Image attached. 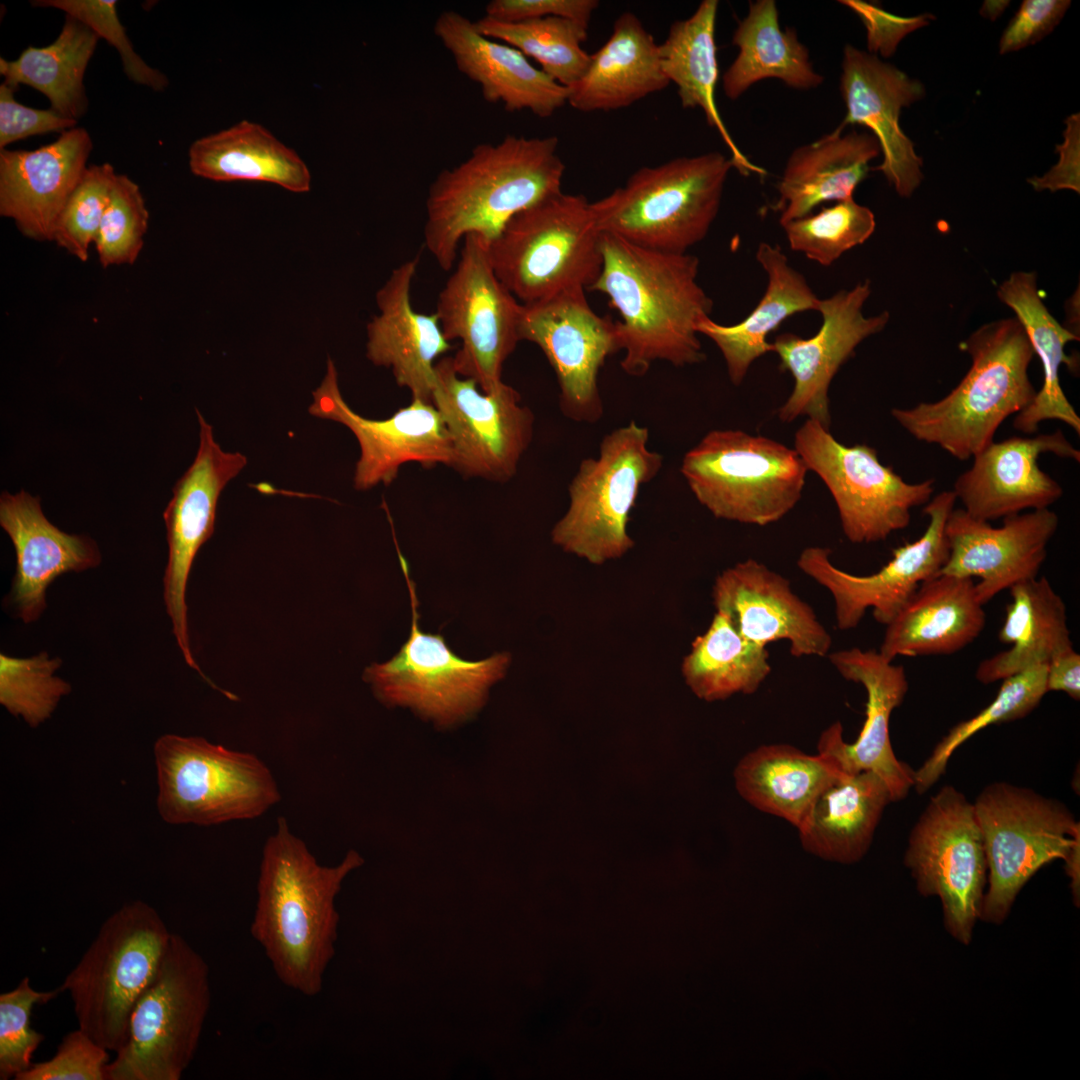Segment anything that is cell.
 <instances>
[{
    "label": "cell",
    "instance_id": "obj_17",
    "mask_svg": "<svg viewBox=\"0 0 1080 1080\" xmlns=\"http://www.w3.org/2000/svg\"><path fill=\"white\" fill-rule=\"evenodd\" d=\"M435 373L431 401L450 436L451 467L466 477L512 479L534 432V415L519 392L505 382L482 391L473 379L457 374L451 357L439 359Z\"/></svg>",
    "mask_w": 1080,
    "mask_h": 1080
},
{
    "label": "cell",
    "instance_id": "obj_33",
    "mask_svg": "<svg viewBox=\"0 0 1080 1080\" xmlns=\"http://www.w3.org/2000/svg\"><path fill=\"white\" fill-rule=\"evenodd\" d=\"M657 44L641 20L623 12L608 40L593 54L581 77L567 87V104L581 112L629 107L669 85Z\"/></svg>",
    "mask_w": 1080,
    "mask_h": 1080
},
{
    "label": "cell",
    "instance_id": "obj_58",
    "mask_svg": "<svg viewBox=\"0 0 1080 1080\" xmlns=\"http://www.w3.org/2000/svg\"><path fill=\"white\" fill-rule=\"evenodd\" d=\"M1060 160L1047 174L1042 177L1029 179L1028 182L1036 189H1072L1079 192V115H1072L1067 119L1065 142L1057 147Z\"/></svg>",
    "mask_w": 1080,
    "mask_h": 1080
},
{
    "label": "cell",
    "instance_id": "obj_51",
    "mask_svg": "<svg viewBox=\"0 0 1080 1080\" xmlns=\"http://www.w3.org/2000/svg\"><path fill=\"white\" fill-rule=\"evenodd\" d=\"M61 993L37 991L24 977L11 991L0 994V1079H15L31 1067L33 1053L45 1039L31 1027L30 1017L35 1005H42Z\"/></svg>",
    "mask_w": 1080,
    "mask_h": 1080
},
{
    "label": "cell",
    "instance_id": "obj_56",
    "mask_svg": "<svg viewBox=\"0 0 1080 1080\" xmlns=\"http://www.w3.org/2000/svg\"><path fill=\"white\" fill-rule=\"evenodd\" d=\"M1067 0H1025L1004 30L1000 54L1035 44L1053 31L1070 6Z\"/></svg>",
    "mask_w": 1080,
    "mask_h": 1080
},
{
    "label": "cell",
    "instance_id": "obj_25",
    "mask_svg": "<svg viewBox=\"0 0 1080 1080\" xmlns=\"http://www.w3.org/2000/svg\"><path fill=\"white\" fill-rule=\"evenodd\" d=\"M840 92L846 115L838 128L858 124L871 130L883 155L882 163L871 169L880 171L899 196L910 197L923 179V162L902 131L899 118L902 108L924 97V86L877 55L847 44Z\"/></svg>",
    "mask_w": 1080,
    "mask_h": 1080
},
{
    "label": "cell",
    "instance_id": "obj_46",
    "mask_svg": "<svg viewBox=\"0 0 1080 1080\" xmlns=\"http://www.w3.org/2000/svg\"><path fill=\"white\" fill-rule=\"evenodd\" d=\"M1047 664L1030 667L1002 680L994 700L979 713L955 725L936 745L922 766L914 771L913 788L926 792L945 773L953 752L987 726L1027 716L1040 703L1046 690Z\"/></svg>",
    "mask_w": 1080,
    "mask_h": 1080
},
{
    "label": "cell",
    "instance_id": "obj_53",
    "mask_svg": "<svg viewBox=\"0 0 1080 1080\" xmlns=\"http://www.w3.org/2000/svg\"><path fill=\"white\" fill-rule=\"evenodd\" d=\"M108 1052L78 1027L62 1038L52 1058L33 1063L15 1080H107Z\"/></svg>",
    "mask_w": 1080,
    "mask_h": 1080
},
{
    "label": "cell",
    "instance_id": "obj_40",
    "mask_svg": "<svg viewBox=\"0 0 1080 1080\" xmlns=\"http://www.w3.org/2000/svg\"><path fill=\"white\" fill-rule=\"evenodd\" d=\"M188 157L191 172L205 179L268 182L295 193L310 190L311 175L300 156L247 120L195 140Z\"/></svg>",
    "mask_w": 1080,
    "mask_h": 1080
},
{
    "label": "cell",
    "instance_id": "obj_50",
    "mask_svg": "<svg viewBox=\"0 0 1080 1080\" xmlns=\"http://www.w3.org/2000/svg\"><path fill=\"white\" fill-rule=\"evenodd\" d=\"M148 222L139 186L118 174L94 241L100 264L104 268L133 264L143 248Z\"/></svg>",
    "mask_w": 1080,
    "mask_h": 1080
},
{
    "label": "cell",
    "instance_id": "obj_16",
    "mask_svg": "<svg viewBox=\"0 0 1080 1080\" xmlns=\"http://www.w3.org/2000/svg\"><path fill=\"white\" fill-rule=\"evenodd\" d=\"M400 559L411 598L410 635L389 661L368 666L364 680L384 704L408 706L448 725L482 706L489 687L505 675L510 655L468 661L453 653L442 635L420 630L415 584L401 555Z\"/></svg>",
    "mask_w": 1080,
    "mask_h": 1080
},
{
    "label": "cell",
    "instance_id": "obj_15",
    "mask_svg": "<svg viewBox=\"0 0 1080 1080\" xmlns=\"http://www.w3.org/2000/svg\"><path fill=\"white\" fill-rule=\"evenodd\" d=\"M461 245L434 313L444 337L460 342L454 370L492 392L503 385L504 363L520 342L522 304L497 278L482 238L470 234Z\"/></svg>",
    "mask_w": 1080,
    "mask_h": 1080
},
{
    "label": "cell",
    "instance_id": "obj_52",
    "mask_svg": "<svg viewBox=\"0 0 1080 1080\" xmlns=\"http://www.w3.org/2000/svg\"><path fill=\"white\" fill-rule=\"evenodd\" d=\"M37 7L59 9L87 27L99 38L105 39L120 55L123 70L133 82L163 91L168 85L167 77L149 66L134 50L117 13L114 0H39Z\"/></svg>",
    "mask_w": 1080,
    "mask_h": 1080
},
{
    "label": "cell",
    "instance_id": "obj_9",
    "mask_svg": "<svg viewBox=\"0 0 1080 1080\" xmlns=\"http://www.w3.org/2000/svg\"><path fill=\"white\" fill-rule=\"evenodd\" d=\"M808 469L794 448L742 430L715 429L689 449L680 473L714 517L765 526L799 502Z\"/></svg>",
    "mask_w": 1080,
    "mask_h": 1080
},
{
    "label": "cell",
    "instance_id": "obj_60",
    "mask_svg": "<svg viewBox=\"0 0 1080 1080\" xmlns=\"http://www.w3.org/2000/svg\"><path fill=\"white\" fill-rule=\"evenodd\" d=\"M1009 1H985L980 14L990 20L996 19L1008 6Z\"/></svg>",
    "mask_w": 1080,
    "mask_h": 1080
},
{
    "label": "cell",
    "instance_id": "obj_42",
    "mask_svg": "<svg viewBox=\"0 0 1080 1080\" xmlns=\"http://www.w3.org/2000/svg\"><path fill=\"white\" fill-rule=\"evenodd\" d=\"M890 802V791L876 773L846 775L818 797L807 823L798 831L801 844L822 859L854 863L868 851Z\"/></svg>",
    "mask_w": 1080,
    "mask_h": 1080
},
{
    "label": "cell",
    "instance_id": "obj_31",
    "mask_svg": "<svg viewBox=\"0 0 1080 1080\" xmlns=\"http://www.w3.org/2000/svg\"><path fill=\"white\" fill-rule=\"evenodd\" d=\"M434 34L458 70L477 83L487 102L510 112L529 110L547 118L567 104V89L516 48L484 36L474 21L448 10L439 14Z\"/></svg>",
    "mask_w": 1080,
    "mask_h": 1080
},
{
    "label": "cell",
    "instance_id": "obj_19",
    "mask_svg": "<svg viewBox=\"0 0 1080 1080\" xmlns=\"http://www.w3.org/2000/svg\"><path fill=\"white\" fill-rule=\"evenodd\" d=\"M956 500L952 490L931 498L923 509L929 517L925 532L893 550L892 559L873 574L857 576L839 569L828 548L811 546L800 553L799 569L831 594L839 629L857 627L867 609L878 623L888 625L922 583L940 574L949 557L945 525Z\"/></svg>",
    "mask_w": 1080,
    "mask_h": 1080
},
{
    "label": "cell",
    "instance_id": "obj_27",
    "mask_svg": "<svg viewBox=\"0 0 1080 1080\" xmlns=\"http://www.w3.org/2000/svg\"><path fill=\"white\" fill-rule=\"evenodd\" d=\"M713 603L746 640L767 647L787 640L794 657L827 656L832 638L813 608L790 582L755 559L725 569L716 578Z\"/></svg>",
    "mask_w": 1080,
    "mask_h": 1080
},
{
    "label": "cell",
    "instance_id": "obj_36",
    "mask_svg": "<svg viewBox=\"0 0 1080 1080\" xmlns=\"http://www.w3.org/2000/svg\"><path fill=\"white\" fill-rule=\"evenodd\" d=\"M846 775L832 756L809 755L789 744L759 746L734 771L736 788L749 804L798 831L821 793Z\"/></svg>",
    "mask_w": 1080,
    "mask_h": 1080
},
{
    "label": "cell",
    "instance_id": "obj_30",
    "mask_svg": "<svg viewBox=\"0 0 1080 1080\" xmlns=\"http://www.w3.org/2000/svg\"><path fill=\"white\" fill-rule=\"evenodd\" d=\"M418 258L395 268L376 294L379 314L367 325L366 356L376 366L391 369L396 383L412 399L432 402L435 366L451 348L435 313L417 312L411 287Z\"/></svg>",
    "mask_w": 1080,
    "mask_h": 1080
},
{
    "label": "cell",
    "instance_id": "obj_10",
    "mask_svg": "<svg viewBox=\"0 0 1080 1080\" xmlns=\"http://www.w3.org/2000/svg\"><path fill=\"white\" fill-rule=\"evenodd\" d=\"M211 1005L209 967L179 934L136 1002L107 1080H180L193 1061Z\"/></svg>",
    "mask_w": 1080,
    "mask_h": 1080
},
{
    "label": "cell",
    "instance_id": "obj_7",
    "mask_svg": "<svg viewBox=\"0 0 1080 1080\" xmlns=\"http://www.w3.org/2000/svg\"><path fill=\"white\" fill-rule=\"evenodd\" d=\"M973 804L988 874L979 918L1000 924L1023 886L1056 859L1065 861L1078 903L1080 826L1063 803L996 782L986 786Z\"/></svg>",
    "mask_w": 1080,
    "mask_h": 1080
},
{
    "label": "cell",
    "instance_id": "obj_8",
    "mask_svg": "<svg viewBox=\"0 0 1080 1080\" xmlns=\"http://www.w3.org/2000/svg\"><path fill=\"white\" fill-rule=\"evenodd\" d=\"M591 202L563 191L519 212L489 244L493 270L521 304L589 290L602 268Z\"/></svg>",
    "mask_w": 1080,
    "mask_h": 1080
},
{
    "label": "cell",
    "instance_id": "obj_35",
    "mask_svg": "<svg viewBox=\"0 0 1080 1080\" xmlns=\"http://www.w3.org/2000/svg\"><path fill=\"white\" fill-rule=\"evenodd\" d=\"M756 260L767 274V287L757 306L745 319L733 325H722L710 317L696 326L698 334L708 337L721 352L729 379L738 386L745 379L752 363L768 352L772 343L767 336L793 314L818 309L820 298L805 277L788 262L779 245L761 242Z\"/></svg>",
    "mask_w": 1080,
    "mask_h": 1080
},
{
    "label": "cell",
    "instance_id": "obj_13",
    "mask_svg": "<svg viewBox=\"0 0 1080 1080\" xmlns=\"http://www.w3.org/2000/svg\"><path fill=\"white\" fill-rule=\"evenodd\" d=\"M794 449L830 491L842 531L852 543L882 541L906 528L911 509L928 503L935 490V479L907 483L880 462L874 448L844 445L812 419L796 431Z\"/></svg>",
    "mask_w": 1080,
    "mask_h": 1080
},
{
    "label": "cell",
    "instance_id": "obj_23",
    "mask_svg": "<svg viewBox=\"0 0 1080 1080\" xmlns=\"http://www.w3.org/2000/svg\"><path fill=\"white\" fill-rule=\"evenodd\" d=\"M828 656L841 676L866 690V719L853 743L843 739L840 722L832 723L821 733L817 751L832 756L845 774L876 773L886 783L892 802L904 799L913 787L914 770L896 758L889 734L891 714L908 691L904 668L875 650L855 647Z\"/></svg>",
    "mask_w": 1080,
    "mask_h": 1080
},
{
    "label": "cell",
    "instance_id": "obj_4",
    "mask_svg": "<svg viewBox=\"0 0 1080 1080\" xmlns=\"http://www.w3.org/2000/svg\"><path fill=\"white\" fill-rule=\"evenodd\" d=\"M960 348L972 363L950 393L894 408L891 415L916 440L968 460L994 441L1004 420L1024 410L1037 391L1028 375L1034 352L1016 317L981 326Z\"/></svg>",
    "mask_w": 1080,
    "mask_h": 1080
},
{
    "label": "cell",
    "instance_id": "obj_28",
    "mask_svg": "<svg viewBox=\"0 0 1080 1080\" xmlns=\"http://www.w3.org/2000/svg\"><path fill=\"white\" fill-rule=\"evenodd\" d=\"M0 525L16 553L15 574L5 604L26 624L36 621L46 609V590L57 577L101 563L98 545L90 536L60 530L45 517L40 497L24 490L1 493Z\"/></svg>",
    "mask_w": 1080,
    "mask_h": 1080
},
{
    "label": "cell",
    "instance_id": "obj_49",
    "mask_svg": "<svg viewBox=\"0 0 1080 1080\" xmlns=\"http://www.w3.org/2000/svg\"><path fill=\"white\" fill-rule=\"evenodd\" d=\"M117 175L109 163L88 166L55 223L51 241L82 262L88 259Z\"/></svg>",
    "mask_w": 1080,
    "mask_h": 1080
},
{
    "label": "cell",
    "instance_id": "obj_55",
    "mask_svg": "<svg viewBox=\"0 0 1080 1080\" xmlns=\"http://www.w3.org/2000/svg\"><path fill=\"white\" fill-rule=\"evenodd\" d=\"M863 22L867 31L868 53L883 57L892 56L900 41L912 31L929 24L934 17L921 14L914 17H901L883 10L881 7L860 0H842Z\"/></svg>",
    "mask_w": 1080,
    "mask_h": 1080
},
{
    "label": "cell",
    "instance_id": "obj_26",
    "mask_svg": "<svg viewBox=\"0 0 1080 1080\" xmlns=\"http://www.w3.org/2000/svg\"><path fill=\"white\" fill-rule=\"evenodd\" d=\"M1046 452L1080 461V451L1061 430L1033 437L1012 436L992 441L976 454L972 466L955 480L952 491L970 516L987 522L1027 509L1049 508L1063 490L1038 465L1040 455Z\"/></svg>",
    "mask_w": 1080,
    "mask_h": 1080
},
{
    "label": "cell",
    "instance_id": "obj_48",
    "mask_svg": "<svg viewBox=\"0 0 1080 1080\" xmlns=\"http://www.w3.org/2000/svg\"><path fill=\"white\" fill-rule=\"evenodd\" d=\"M61 665L59 657H50L47 652L28 658L1 653V705L32 728L46 721L71 691L68 682L54 675Z\"/></svg>",
    "mask_w": 1080,
    "mask_h": 1080
},
{
    "label": "cell",
    "instance_id": "obj_12",
    "mask_svg": "<svg viewBox=\"0 0 1080 1080\" xmlns=\"http://www.w3.org/2000/svg\"><path fill=\"white\" fill-rule=\"evenodd\" d=\"M157 809L170 824L217 825L254 819L281 799L268 766L255 754L203 737L165 734L154 745Z\"/></svg>",
    "mask_w": 1080,
    "mask_h": 1080
},
{
    "label": "cell",
    "instance_id": "obj_41",
    "mask_svg": "<svg viewBox=\"0 0 1080 1080\" xmlns=\"http://www.w3.org/2000/svg\"><path fill=\"white\" fill-rule=\"evenodd\" d=\"M738 54L722 77L724 94L730 100L742 96L755 83L775 78L799 90L820 86L824 77L816 72L808 48L799 41L794 28L782 29L774 0L749 2L747 15L732 36Z\"/></svg>",
    "mask_w": 1080,
    "mask_h": 1080
},
{
    "label": "cell",
    "instance_id": "obj_1",
    "mask_svg": "<svg viewBox=\"0 0 1080 1080\" xmlns=\"http://www.w3.org/2000/svg\"><path fill=\"white\" fill-rule=\"evenodd\" d=\"M363 863L349 851L335 866L320 864L306 843L279 817L260 860L250 933L279 981L306 997L323 989L336 953V897L347 875Z\"/></svg>",
    "mask_w": 1080,
    "mask_h": 1080
},
{
    "label": "cell",
    "instance_id": "obj_11",
    "mask_svg": "<svg viewBox=\"0 0 1080 1080\" xmlns=\"http://www.w3.org/2000/svg\"><path fill=\"white\" fill-rule=\"evenodd\" d=\"M663 460L649 448L648 428L635 421L607 433L597 456L580 462L552 542L594 565L623 557L634 546L627 527L639 491L659 474Z\"/></svg>",
    "mask_w": 1080,
    "mask_h": 1080
},
{
    "label": "cell",
    "instance_id": "obj_57",
    "mask_svg": "<svg viewBox=\"0 0 1080 1080\" xmlns=\"http://www.w3.org/2000/svg\"><path fill=\"white\" fill-rule=\"evenodd\" d=\"M598 6L597 0H492L485 16L503 22L560 17L588 25Z\"/></svg>",
    "mask_w": 1080,
    "mask_h": 1080
},
{
    "label": "cell",
    "instance_id": "obj_32",
    "mask_svg": "<svg viewBox=\"0 0 1080 1080\" xmlns=\"http://www.w3.org/2000/svg\"><path fill=\"white\" fill-rule=\"evenodd\" d=\"M985 622L973 579L939 574L922 583L886 625L879 653L889 661L951 655L971 644Z\"/></svg>",
    "mask_w": 1080,
    "mask_h": 1080
},
{
    "label": "cell",
    "instance_id": "obj_29",
    "mask_svg": "<svg viewBox=\"0 0 1080 1080\" xmlns=\"http://www.w3.org/2000/svg\"><path fill=\"white\" fill-rule=\"evenodd\" d=\"M92 150L90 134L80 127L34 150H0V215L13 220L25 237L51 241Z\"/></svg>",
    "mask_w": 1080,
    "mask_h": 1080
},
{
    "label": "cell",
    "instance_id": "obj_38",
    "mask_svg": "<svg viewBox=\"0 0 1080 1080\" xmlns=\"http://www.w3.org/2000/svg\"><path fill=\"white\" fill-rule=\"evenodd\" d=\"M999 300L1015 313L1042 364L1043 384L1032 402L1013 421L1016 430L1032 434L1045 420H1059L1080 434V418L1060 385L1062 363L1071 366L1065 345L1079 336L1048 311L1039 294L1034 272L1016 271L997 290Z\"/></svg>",
    "mask_w": 1080,
    "mask_h": 1080
},
{
    "label": "cell",
    "instance_id": "obj_6",
    "mask_svg": "<svg viewBox=\"0 0 1080 1080\" xmlns=\"http://www.w3.org/2000/svg\"><path fill=\"white\" fill-rule=\"evenodd\" d=\"M172 932L148 903L124 904L105 919L77 965L60 985L68 991L78 1027L117 1052L132 1010L157 974Z\"/></svg>",
    "mask_w": 1080,
    "mask_h": 1080
},
{
    "label": "cell",
    "instance_id": "obj_39",
    "mask_svg": "<svg viewBox=\"0 0 1080 1080\" xmlns=\"http://www.w3.org/2000/svg\"><path fill=\"white\" fill-rule=\"evenodd\" d=\"M1009 591L1011 602L998 638L1010 648L979 663L975 676L983 684L1047 664L1072 646L1066 605L1046 577L1017 583Z\"/></svg>",
    "mask_w": 1080,
    "mask_h": 1080
},
{
    "label": "cell",
    "instance_id": "obj_14",
    "mask_svg": "<svg viewBox=\"0 0 1080 1080\" xmlns=\"http://www.w3.org/2000/svg\"><path fill=\"white\" fill-rule=\"evenodd\" d=\"M904 862L918 891L940 898L948 932L968 944L987 882L985 848L974 804L953 786L942 787L913 827Z\"/></svg>",
    "mask_w": 1080,
    "mask_h": 1080
},
{
    "label": "cell",
    "instance_id": "obj_47",
    "mask_svg": "<svg viewBox=\"0 0 1080 1080\" xmlns=\"http://www.w3.org/2000/svg\"><path fill=\"white\" fill-rule=\"evenodd\" d=\"M781 226L793 251L830 266L846 251L869 239L876 221L868 207L850 198Z\"/></svg>",
    "mask_w": 1080,
    "mask_h": 1080
},
{
    "label": "cell",
    "instance_id": "obj_20",
    "mask_svg": "<svg viewBox=\"0 0 1080 1080\" xmlns=\"http://www.w3.org/2000/svg\"><path fill=\"white\" fill-rule=\"evenodd\" d=\"M199 447L191 466L176 482L173 496L163 512L168 561L163 576V600L172 632L186 664L208 684L191 652L186 587L192 563L200 547L212 536L219 496L247 464L239 452H226L215 441L213 428L196 410Z\"/></svg>",
    "mask_w": 1080,
    "mask_h": 1080
},
{
    "label": "cell",
    "instance_id": "obj_22",
    "mask_svg": "<svg viewBox=\"0 0 1080 1080\" xmlns=\"http://www.w3.org/2000/svg\"><path fill=\"white\" fill-rule=\"evenodd\" d=\"M870 294V281L865 280L820 299L817 311L822 325L814 336L802 338L788 332L775 337L772 352L779 356L780 368L794 380L791 394L778 409L780 421L790 423L807 416L830 427L828 391L833 378L856 347L882 331L890 318L887 311L864 316L863 306Z\"/></svg>",
    "mask_w": 1080,
    "mask_h": 1080
},
{
    "label": "cell",
    "instance_id": "obj_18",
    "mask_svg": "<svg viewBox=\"0 0 1080 1080\" xmlns=\"http://www.w3.org/2000/svg\"><path fill=\"white\" fill-rule=\"evenodd\" d=\"M583 288L522 304L520 341L537 345L552 367L563 415L595 424L604 414L598 378L606 359L620 352L616 321L598 315Z\"/></svg>",
    "mask_w": 1080,
    "mask_h": 1080
},
{
    "label": "cell",
    "instance_id": "obj_24",
    "mask_svg": "<svg viewBox=\"0 0 1080 1080\" xmlns=\"http://www.w3.org/2000/svg\"><path fill=\"white\" fill-rule=\"evenodd\" d=\"M1059 524L1049 508L1003 518L1000 527L953 509L946 525L948 560L940 574L979 578L982 605L1005 589L1037 577Z\"/></svg>",
    "mask_w": 1080,
    "mask_h": 1080
},
{
    "label": "cell",
    "instance_id": "obj_37",
    "mask_svg": "<svg viewBox=\"0 0 1080 1080\" xmlns=\"http://www.w3.org/2000/svg\"><path fill=\"white\" fill-rule=\"evenodd\" d=\"M719 2L703 0L694 13L675 21L659 44L662 70L677 88L682 108H700L730 151L733 167L743 176L767 172L752 163L738 148L718 111L715 90L719 78L715 27Z\"/></svg>",
    "mask_w": 1080,
    "mask_h": 1080
},
{
    "label": "cell",
    "instance_id": "obj_34",
    "mask_svg": "<svg viewBox=\"0 0 1080 1080\" xmlns=\"http://www.w3.org/2000/svg\"><path fill=\"white\" fill-rule=\"evenodd\" d=\"M877 139L855 130L836 128L818 140L797 147L789 155L777 186L781 225L812 213L825 202L853 198V192L879 156Z\"/></svg>",
    "mask_w": 1080,
    "mask_h": 1080
},
{
    "label": "cell",
    "instance_id": "obj_44",
    "mask_svg": "<svg viewBox=\"0 0 1080 1080\" xmlns=\"http://www.w3.org/2000/svg\"><path fill=\"white\" fill-rule=\"evenodd\" d=\"M764 646L743 638L727 615L717 611L702 635L695 638L682 662V674L692 692L705 701L756 692L771 672Z\"/></svg>",
    "mask_w": 1080,
    "mask_h": 1080
},
{
    "label": "cell",
    "instance_id": "obj_3",
    "mask_svg": "<svg viewBox=\"0 0 1080 1080\" xmlns=\"http://www.w3.org/2000/svg\"><path fill=\"white\" fill-rule=\"evenodd\" d=\"M558 144L555 136L508 135L438 173L426 198L424 244L442 270L454 267L467 235L489 245L516 214L562 191Z\"/></svg>",
    "mask_w": 1080,
    "mask_h": 1080
},
{
    "label": "cell",
    "instance_id": "obj_45",
    "mask_svg": "<svg viewBox=\"0 0 1080 1080\" xmlns=\"http://www.w3.org/2000/svg\"><path fill=\"white\" fill-rule=\"evenodd\" d=\"M474 24L484 36L536 60L544 73L566 88L581 77L589 64L590 54L581 46L587 39L588 25L574 20L547 17L503 22L484 16Z\"/></svg>",
    "mask_w": 1080,
    "mask_h": 1080
},
{
    "label": "cell",
    "instance_id": "obj_21",
    "mask_svg": "<svg viewBox=\"0 0 1080 1080\" xmlns=\"http://www.w3.org/2000/svg\"><path fill=\"white\" fill-rule=\"evenodd\" d=\"M312 395L309 413L343 424L358 441L360 457L354 472L357 490L390 485L400 468L410 462L427 468L438 464L452 465L450 436L432 402L412 399L409 405L388 418L363 417L343 399L337 370L330 358L325 376Z\"/></svg>",
    "mask_w": 1080,
    "mask_h": 1080
},
{
    "label": "cell",
    "instance_id": "obj_43",
    "mask_svg": "<svg viewBox=\"0 0 1080 1080\" xmlns=\"http://www.w3.org/2000/svg\"><path fill=\"white\" fill-rule=\"evenodd\" d=\"M99 37L80 21L67 16L57 38L47 46H29L18 58H0L4 83L26 85L47 97L50 108L78 121L88 106L84 75Z\"/></svg>",
    "mask_w": 1080,
    "mask_h": 1080
},
{
    "label": "cell",
    "instance_id": "obj_59",
    "mask_svg": "<svg viewBox=\"0 0 1080 1080\" xmlns=\"http://www.w3.org/2000/svg\"><path fill=\"white\" fill-rule=\"evenodd\" d=\"M1046 690L1080 698V655L1072 646L1054 654L1047 663Z\"/></svg>",
    "mask_w": 1080,
    "mask_h": 1080
},
{
    "label": "cell",
    "instance_id": "obj_2",
    "mask_svg": "<svg viewBox=\"0 0 1080 1080\" xmlns=\"http://www.w3.org/2000/svg\"><path fill=\"white\" fill-rule=\"evenodd\" d=\"M602 268L589 291L607 296L619 313L622 370L642 377L655 362L675 367L706 359L696 326L713 301L697 281L699 259L651 250L602 233Z\"/></svg>",
    "mask_w": 1080,
    "mask_h": 1080
},
{
    "label": "cell",
    "instance_id": "obj_5",
    "mask_svg": "<svg viewBox=\"0 0 1080 1080\" xmlns=\"http://www.w3.org/2000/svg\"><path fill=\"white\" fill-rule=\"evenodd\" d=\"M732 168L731 159L717 151L642 167L591 202L596 225L639 247L688 253L716 219Z\"/></svg>",
    "mask_w": 1080,
    "mask_h": 1080
},
{
    "label": "cell",
    "instance_id": "obj_54",
    "mask_svg": "<svg viewBox=\"0 0 1080 1080\" xmlns=\"http://www.w3.org/2000/svg\"><path fill=\"white\" fill-rule=\"evenodd\" d=\"M15 90L4 82L0 85V150L27 137L62 133L76 127V120L51 108L37 109L19 103L14 97Z\"/></svg>",
    "mask_w": 1080,
    "mask_h": 1080
}]
</instances>
